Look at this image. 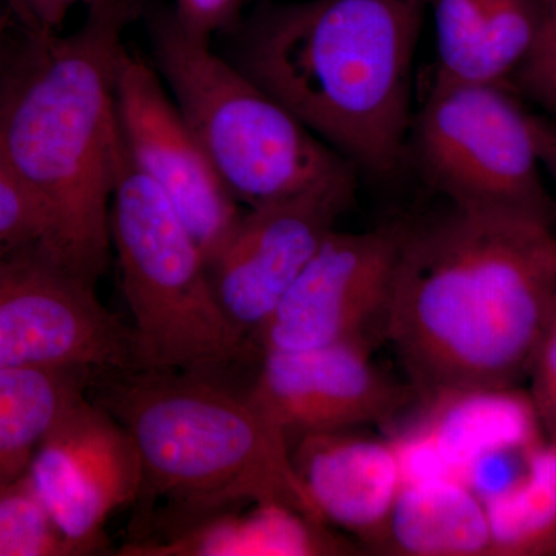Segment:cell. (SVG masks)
<instances>
[{"label":"cell","mask_w":556,"mask_h":556,"mask_svg":"<svg viewBox=\"0 0 556 556\" xmlns=\"http://www.w3.org/2000/svg\"><path fill=\"white\" fill-rule=\"evenodd\" d=\"M555 305L554 222L450 204L422 226H404L383 338L424 402L515 388Z\"/></svg>","instance_id":"obj_1"},{"label":"cell","mask_w":556,"mask_h":556,"mask_svg":"<svg viewBox=\"0 0 556 556\" xmlns=\"http://www.w3.org/2000/svg\"><path fill=\"white\" fill-rule=\"evenodd\" d=\"M142 0H101L78 30H21L0 60V160L31 201L40 244L97 285L121 160L116 60Z\"/></svg>","instance_id":"obj_2"},{"label":"cell","mask_w":556,"mask_h":556,"mask_svg":"<svg viewBox=\"0 0 556 556\" xmlns=\"http://www.w3.org/2000/svg\"><path fill=\"white\" fill-rule=\"evenodd\" d=\"M427 13V0L265 7L230 61L354 167L388 177L408 149Z\"/></svg>","instance_id":"obj_3"},{"label":"cell","mask_w":556,"mask_h":556,"mask_svg":"<svg viewBox=\"0 0 556 556\" xmlns=\"http://www.w3.org/2000/svg\"><path fill=\"white\" fill-rule=\"evenodd\" d=\"M100 378L98 404L137 445L138 500L164 497L177 517L278 501L327 526L298 477L288 438L248 394L179 372L137 369Z\"/></svg>","instance_id":"obj_4"},{"label":"cell","mask_w":556,"mask_h":556,"mask_svg":"<svg viewBox=\"0 0 556 556\" xmlns=\"http://www.w3.org/2000/svg\"><path fill=\"white\" fill-rule=\"evenodd\" d=\"M161 78L218 177L247 207L313 190L356 188V167L329 148L174 10L149 20Z\"/></svg>","instance_id":"obj_5"},{"label":"cell","mask_w":556,"mask_h":556,"mask_svg":"<svg viewBox=\"0 0 556 556\" xmlns=\"http://www.w3.org/2000/svg\"><path fill=\"white\" fill-rule=\"evenodd\" d=\"M110 239L134 318L139 369L214 380L248 356L251 342L219 305L199 243L124 149Z\"/></svg>","instance_id":"obj_6"},{"label":"cell","mask_w":556,"mask_h":556,"mask_svg":"<svg viewBox=\"0 0 556 556\" xmlns=\"http://www.w3.org/2000/svg\"><path fill=\"white\" fill-rule=\"evenodd\" d=\"M409 142L424 178L450 204L555 222L533 113L510 84L434 78Z\"/></svg>","instance_id":"obj_7"},{"label":"cell","mask_w":556,"mask_h":556,"mask_svg":"<svg viewBox=\"0 0 556 556\" xmlns=\"http://www.w3.org/2000/svg\"><path fill=\"white\" fill-rule=\"evenodd\" d=\"M97 285L40 243L0 263V369L137 371L135 336L97 298Z\"/></svg>","instance_id":"obj_8"},{"label":"cell","mask_w":556,"mask_h":556,"mask_svg":"<svg viewBox=\"0 0 556 556\" xmlns=\"http://www.w3.org/2000/svg\"><path fill=\"white\" fill-rule=\"evenodd\" d=\"M115 100L121 141L131 166L166 197L206 262L228 240L241 215L159 70L123 46Z\"/></svg>","instance_id":"obj_9"},{"label":"cell","mask_w":556,"mask_h":556,"mask_svg":"<svg viewBox=\"0 0 556 556\" xmlns=\"http://www.w3.org/2000/svg\"><path fill=\"white\" fill-rule=\"evenodd\" d=\"M404 226L332 230L260 331L262 353L368 343L386 327Z\"/></svg>","instance_id":"obj_10"},{"label":"cell","mask_w":556,"mask_h":556,"mask_svg":"<svg viewBox=\"0 0 556 556\" xmlns=\"http://www.w3.org/2000/svg\"><path fill=\"white\" fill-rule=\"evenodd\" d=\"M28 475L78 556L104 548L110 517L138 501L142 489L141 460L129 431L86 394L51 427Z\"/></svg>","instance_id":"obj_11"},{"label":"cell","mask_w":556,"mask_h":556,"mask_svg":"<svg viewBox=\"0 0 556 556\" xmlns=\"http://www.w3.org/2000/svg\"><path fill=\"white\" fill-rule=\"evenodd\" d=\"M354 190H313L241 212L207 268L219 305L248 342L258 340L270 314L353 203Z\"/></svg>","instance_id":"obj_12"},{"label":"cell","mask_w":556,"mask_h":556,"mask_svg":"<svg viewBox=\"0 0 556 556\" xmlns=\"http://www.w3.org/2000/svg\"><path fill=\"white\" fill-rule=\"evenodd\" d=\"M248 397L289 441L387 422L408 404L409 391L372 364L368 343L350 342L263 353Z\"/></svg>","instance_id":"obj_13"},{"label":"cell","mask_w":556,"mask_h":556,"mask_svg":"<svg viewBox=\"0 0 556 556\" xmlns=\"http://www.w3.org/2000/svg\"><path fill=\"white\" fill-rule=\"evenodd\" d=\"M298 439L291 447L292 464L321 521L380 548L404 485L393 439L362 437L353 430Z\"/></svg>","instance_id":"obj_14"},{"label":"cell","mask_w":556,"mask_h":556,"mask_svg":"<svg viewBox=\"0 0 556 556\" xmlns=\"http://www.w3.org/2000/svg\"><path fill=\"white\" fill-rule=\"evenodd\" d=\"M170 526L131 538L123 556L338 555L345 544L327 526L278 501H249L206 514L177 517Z\"/></svg>","instance_id":"obj_15"},{"label":"cell","mask_w":556,"mask_h":556,"mask_svg":"<svg viewBox=\"0 0 556 556\" xmlns=\"http://www.w3.org/2000/svg\"><path fill=\"white\" fill-rule=\"evenodd\" d=\"M380 548L409 556L492 555L484 501L456 477L404 482Z\"/></svg>","instance_id":"obj_16"},{"label":"cell","mask_w":556,"mask_h":556,"mask_svg":"<svg viewBox=\"0 0 556 556\" xmlns=\"http://www.w3.org/2000/svg\"><path fill=\"white\" fill-rule=\"evenodd\" d=\"M422 428L455 477L477 457L543 441L530 396L515 388H477L428 399Z\"/></svg>","instance_id":"obj_17"},{"label":"cell","mask_w":556,"mask_h":556,"mask_svg":"<svg viewBox=\"0 0 556 556\" xmlns=\"http://www.w3.org/2000/svg\"><path fill=\"white\" fill-rule=\"evenodd\" d=\"M94 378L80 369H0V489L28 473L40 442Z\"/></svg>","instance_id":"obj_18"},{"label":"cell","mask_w":556,"mask_h":556,"mask_svg":"<svg viewBox=\"0 0 556 556\" xmlns=\"http://www.w3.org/2000/svg\"><path fill=\"white\" fill-rule=\"evenodd\" d=\"M492 555L556 554V444L530 448L521 477L506 492L485 501Z\"/></svg>","instance_id":"obj_19"},{"label":"cell","mask_w":556,"mask_h":556,"mask_svg":"<svg viewBox=\"0 0 556 556\" xmlns=\"http://www.w3.org/2000/svg\"><path fill=\"white\" fill-rule=\"evenodd\" d=\"M0 556H78L28 473L0 489Z\"/></svg>","instance_id":"obj_20"},{"label":"cell","mask_w":556,"mask_h":556,"mask_svg":"<svg viewBox=\"0 0 556 556\" xmlns=\"http://www.w3.org/2000/svg\"><path fill=\"white\" fill-rule=\"evenodd\" d=\"M437 27L434 78L478 83L490 0H427Z\"/></svg>","instance_id":"obj_21"},{"label":"cell","mask_w":556,"mask_h":556,"mask_svg":"<svg viewBox=\"0 0 556 556\" xmlns=\"http://www.w3.org/2000/svg\"><path fill=\"white\" fill-rule=\"evenodd\" d=\"M540 28L532 50L510 79L519 97L556 121V0H538Z\"/></svg>","instance_id":"obj_22"},{"label":"cell","mask_w":556,"mask_h":556,"mask_svg":"<svg viewBox=\"0 0 556 556\" xmlns=\"http://www.w3.org/2000/svg\"><path fill=\"white\" fill-rule=\"evenodd\" d=\"M31 243H40L38 214L0 160V263Z\"/></svg>","instance_id":"obj_23"},{"label":"cell","mask_w":556,"mask_h":556,"mask_svg":"<svg viewBox=\"0 0 556 556\" xmlns=\"http://www.w3.org/2000/svg\"><path fill=\"white\" fill-rule=\"evenodd\" d=\"M529 378L532 380L530 399L541 427L546 430L548 441L556 444V305L538 346Z\"/></svg>","instance_id":"obj_24"},{"label":"cell","mask_w":556,"mask_h":556,"mask_svg":"<svg viewBox=\"0 0 556 556\" xmlns=\"http://www.w3.org/2000/svg\"><path fill=\"white\" fill-rule=\"evenodd\" d=\"M247 0H175V16L186 30L212 40L222 31L236 27Z\"/></svg>","instance_id":"obj_25"},{"label":"cell","mask_w":556,"mask_h":556,"mask_svg":"<svg viewBox=\"0 0 556 556\" xmlns=\"http://www.w3.org/2000/svg\"><path fill=\"white\" fill-rule=\"evenodd\" d=\"M101 0H10L14 21L22 31L47 35L60 33L70 11L90 9Z\"/></svg>","instance_id":"obj_26"},{"label":"cell","mask_w":556,"mask_h":556,"mask_svg":"<svg viewBox=\"0 0 556 556\" xmlns=\"http://www.w3.org/2000/svg\"><path fill=\"white\" fill-rule=\"evenodd\" d=\"M533 130L541 166L556 181V121L533 113Z\"/></svg>","instance_id":"obj_27"},{"label":"cell","mask_w":556,"mask_h":556,"mask_svg":"<svg viewBox=\"0 0 556 556\" xmlns=\"http://www.w3.org/2000/svg\"><path fill=\"white\" fill-rule=\"evenodd\" d=\"M14 25H16V21H14L10 0H0V60H2L3 50L9 42L10 30Z\"/></svg>","instance_id":"obj_28"},{"label":"cell","mask_w":556,"mask_h":556,"mask_svg":"<svg viewBox=\"0 0 556 556\" xmlns=\"http://www.w3.org/2000/svg\"><path fill=\"white\" fill-rule=\"evenodd\" d=\"M247 2H249V0H247Z\"/></svg>","instance_id":"obj_29"}]
</instances>
